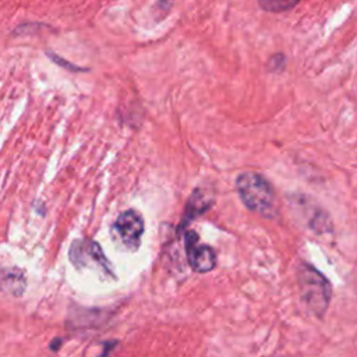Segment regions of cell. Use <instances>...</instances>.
Wrapping results in <instances>:
<instances>
[{"mask_svg":"<svg viewBox=\"0 0 357 357\" xmlns=\"http://www.w3.org/2000/svg\"><path fill=\"white\" fill-rule=\"evenodd\" d=\"M259 6L269 13H282L294 7L300 0H258Z\"/></svg>","mask_w":357,"mask_h":357,"instance_id":"52a82bcc","label":"cell"},{"mask_svg":"<svg viewBox=\"0 0 357 357\" xmlns=\"http://www.w3.org/2000/svg\"><path fill=\"white\" fill-rule=\"evenodd\" d=\"M144 233V219L141 213L134 209H127L121 212L114 225L113 234L119 243L128 251L138 250Z\"/></svg>","mask_w":357,"mask_h":357,"instance_id":"3957f363","label":"cell"},{"mask_svg":"<svg viewBox=\"0 0 357 357\" xmlns=\"http://www.w3.org/2000/svg\"><path fill=\"white\" fill-rule=\"evenodd\" d=\"M71 261L75 265H79V262H95L103 269H109L110 265L107 259L105 258L100 247L98 243L92 240H77L71 244Z\"/></svg>","mask_w":357,"mask_h":357,"instance_id":"5b68a950","label":"cell"},{"mask_svg":"<svg viewBox=\"0 0 357 357\" xmlns=\"http://www.w3.org/2000/svg\"><path fill=\"white\" fill-rule=\"evenodd\" d=\"M236 190L243 204L264 218H273L278 213L276 194L271 183L259 173L244 172L236 178Z\"/></svg>","mask_w":357,"mask_h":357,"instance_id":"6da1fadb","label":"cell"},{"mask_svg":"<svg viewBox=\"0 0 357 357\" xmlns=\"http://www.w3.org/2000/svg\"><path fill=\"white\" fill-rule=\"evenodd\" d=\"M109 349H110V347H107V349H105V351H103V354H102V356H100V357H107V351H109Z\"/></svg>","mask_w":357,"mask_h":357,"instance_id":"ba28073f","label":"cell"},{"mask_svg":"<svg viewBox=\"0 0 357 357\" xmlns=\"http://www.w3.org/2000/svg\"><path fill=\"white\" fill-rule=\"evenodd\" d=\"M298 283L305 304L315 314H322L331 297V286L328 280L315 268L303 264L298 268Z\"/></svg>","mask_w":357,"mask_h":357,"instance_id":"7a4b0ae2","label":"cell"},{"mask_svg":"<svg viewBox=\"0 0 357 357\" xmlns=\"http://www.w3.org/2000/svg\"><path fill=\"white\" fill-rule=\"evenodd\" d=\"M209 204L206 199H205V195L201 194L199 190L194 191L191 199L188 201V205H187V211H185V218H184V222H188L190 219H192L194 216L202 213L205 209L209 208Z\"/></svg>","mask_w":357,"mask_h":357,"instance_id":"8992f818","label":"cell"},{"mask_svg":"<svg viewBox=\"0 0 357 357\" xmlns=\"http://www.w3.org/2000/svg\"><path fill=\"white\" fill-rule=\"evenodd\" d=\"M185 252L191 268L195 272L204 273L215 268L216 257L215 251L205 244L198 243V236L194 231L185 233Z\"/></svg>","mask_w":357,"mask_h":357,"instance_id":"277c9868","label":"cell"}]
</instances>
